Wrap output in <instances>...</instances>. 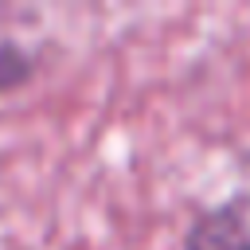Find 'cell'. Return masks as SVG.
<instances>
[{
    "label": "cell",
    "mask_w": 250,
    "mask_h": 250,
    "mask_svg": "<svg viewBox=\"0 0 250 250\" xmlns=\"http://www.w3.org/2000/svg\"><path fill=\"white\" fill-rule=\"evenodd\" d=\"M35 70V59L31 51H23L20 43L4 39L0 43V90H12V86H23Z\"/></svg>",
    "instance_id": "7a4b0ae2"
},
{
    "label": "cell",
    "mask_w": 250,
    "mask_h": 250,
    "mask_svg": "<svg viewBox=\"0 0 250 250\" xmlns=\"http://www.w3.org/2000/svg\"><path fill=\"white\" fill-rule=\"evenodd\" d=\"M184 250H250V188L199 211L184 234Z\"/></svg>",
    "instance_id": "6da1fadb"
}]
</instances>
